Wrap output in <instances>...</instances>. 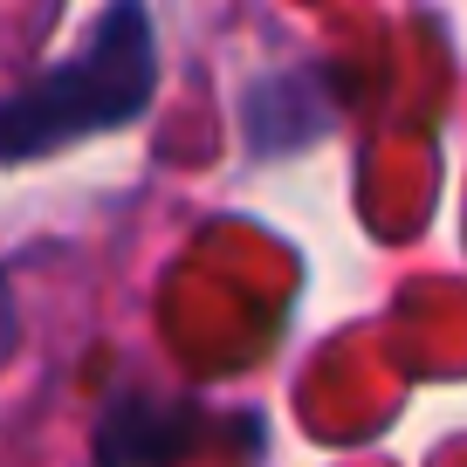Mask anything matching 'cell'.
<instances>
[{"label":"cell","instance_id":"6da1fadb","mask_svg":"<svg viewBox=\"0 0 467 467\" xmlns=\"http://www.w3.org/2000/svg\"><path fill=\"white\" fill-rule=\"evenodd\" d=\"M159 97V28L145 7H110L69 62L0 97V159H48L97 131H124Z\"/></svg>","mask_w":467,"mask_h":467},{"label":"cell","instance_id":"7a4b0ae2","mask_svg":"<svg viewBox=\"0 0 467 467\" xmlns=\"http://www.w3.org/2000/svg\"><path fill=\"white\" fill-rule=\"evenodd\" d=\"M186 420L165 426L159 399H117V406L103 412V426H97V461L103 467H165L186 447Z\"/></svg>","mask_w":467,"mask_h":467}]
</instances>
